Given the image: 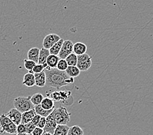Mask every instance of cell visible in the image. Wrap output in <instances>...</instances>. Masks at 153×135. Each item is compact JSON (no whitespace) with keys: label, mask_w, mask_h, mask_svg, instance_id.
Here are the masks:
<instances>
[{"label":"cell","mask_w":153,"mask_h":135,"mask_svg":"<svg viewBox=\"0 0 153 135\" xmlns=\"http://www.w3.org/2000/svg\"><path fill=\"white\" fill-rule=\"evenodd\" d=\"M41 106L43 109L48 111L53 109L55 107V104H54V101L50 99V97H44L41 103Z\"/></svg>","instance_id":"obj_16"},{"label":"cell","mask_w":153,"mask_h":135,"mask_svg":"<svg viewBox=\"0 0 153 135\" xmlns=\"http://www.w3.org/2000/svg\"><path fill=\"white\" fill-rule=\"evenodd\" d=\"M45 124H46V118L45 117H42V116H41V119H40L39 122L37 123V125L36 127H39V128L43 129L45 126Z\"/></svg>","instance_id":"obj_34"},{"label":"cell","mask_w":153,"mask_h":135,"mask_svg":"<svg viewBox=\"0 0 153 135\" xmlns=\"http://www.w3.org/2000/svg\"><path fill=\"white\" fill-rule=\"evenodd\" d=\"M92 65V59L89 55L84 53L78 55V60L76 66L80 72H85L88 70Z\"/></svg>","instance_id":"obj_4"},{"label":"cell","mask_w":153,"mask_h":135,"mask_svg":"<svg viewBox=\"0 0 153 135\" xmlns=\"http://www.w3.org/2000/svg\"><path fill=\"white\" fill-rule=\"evenodd\" d=\"M52 112L57 125H67L70 122L71 114L65 107H59L58 108L53 109Z\"/></svg>","instance_id":"obj_2"},{"label":"cell","mask_w":153,"mask_h":135,"mask_svg":"<svg viewBox=\"0 0 153 135\" xmlns=\"http://www.w3.org/2000/svg\"><path fill=\"white\" fill-rule=\"evenodd\" d=\"M41 116L39 115V114H36V115L34 116V117H33V118L32 119L31 122L33 124V125H35V126H37V123H39V120H40V119H41Z\"/></svg>","instance_id":"obj_35"},{"label":"cell","mask_w":153,"mask_h":135,"mask_svg":"<svg viewBox=\"0 0 153 135\" xmlns=\"http://www.w3.org/2000/svg\"><path fill=\"white\" fill-rule=\"evenodd\" d=\"M48 66L46 63L45 64H36L35 67L33 68L32 70L33 74H38V73H41L42 72L45 71L46 67Z\"/></svg>","instance_id":"obj_26"},{"label":"cell","mask_w":153,"mask_h":135,"mask_svg":"<svg viewBox=\"0 0 153 135\" xmlns=\"http://www.w3.org/2000/svg\"><path fill=\"white\" fill-rule=\"evenodd\" d=\"M35 86L38 87H42L46 85V74L45 71L38 74H34Z\"/></svg>","instance_id":"obj_9"},{"label":"cell","mask_w":153,"mask_h":135,"mask_svg":"<svg viewBox=\"0 0 153 135\" xmlns=\"http://www.w3.org/2000/svg\"><path fill=\"white\" fill-rule=\"evenodd\" d=\"M36 114H36L34 108L31 109V110L25 112H23L22 114L21 123L25 124L28 122H30Z\"/></svg>","instance_id":"obj_10"},{"label":"cell","mask_w":153,"mask_h":135,"mask_svg":"<svg viewBox=\"0 0 153 135\" xmlns=\"http://www.w3.org/2000/svg\"><path fill=\"white\" fill-rule=\"evenodd\" d=\"M54 109V108H53ZM53 109H52V110H45V109H43L41 105H35L34 107V110L36 112V114H39L41 116H42V117H47L51 112H52L53 111Z\"/></svg>","instance_id":"obj_21"},{"label":"cell","mask_w":153,"mask_h":135,"mask_svg":"<svg viewBox=\"0 0 153 135\" xmlns=\"http://www.w3.org/2000/svg\"><path fill=\"white\" fill-rule=\"evenodd\" d=\"M43 99H44V96H42V94L37 93V94H35L34 95H33L32 96H31L30 100L31 101V103L33 104V105L35 106V105H41Z\"/></svg>","instance_id":"obj_23"},{"label":"cell","mask_w":153,"mask_h":135,"mask_svg":"<svg viewBox=\"0 0 153 135\" xmlns=\"http://www.w3.org/2000/svg\"><path fill=\"white\" fill-rule=\"evenodd\" d=\"M16 132L17 133H26V131H25V127L24 124L20 123L19 125H17L16 127Z\"/></svg>","instance_id":"obj_32"},{"label":"cell","mask_w":153,"mask_h":135,"mask_svg":"<svg viewBox=\"0 0 153 135\" xmlns=\"http://www.w3.org/2000/svg\"><path fill=\"white\" fill-rule=\"evenodd\" d=\"M24 66H25V69L29 71V73H32L33 69L37 63H35V62L30 60H28V59H24Z\"/></svg>","instance_id":"obj_27"},{"label":"cell","mask_w":153,"mask_h":135,"mask_svg":"<svg viewBox=\"0 0 153 135\" xmlns=\"http://www.w3.org/2000/svg\"><path fill=\"white\" fill-rule=\"evenodd\" d=\"M11 122H12L10 121V120L8 118V116L6 114H2L0 116V128L1 129Z\"/></svg>","instance_id":"obj_25"},{"label":"cell","mask_w":153,"mask_h":135,"mask_svg":"<svg viewBox=\"0 0 153 135\" xmlns=\"http://www.w3.org/2000/svg\"><path fill=\"white\" fill-rule=\"evenodd\" d=\"M57 125V124L53 117V112H52L47 117H46V124L45 127L43 128L44 132L49 133L53 134Z\"/></svg>","instance_id":"obj_6"},{"label":"cell","mask_w":153,"mask_h":135,"mask_svg":"<svg viewBox=\"0 0 153 135\" xmlns=\"http://www.w3.org/2000/svg\"><path fill=\"white\" fill-rule=\"evenodd\" d=\"M59 57L58 55H50L47 57L46 63L48 67L51 68H56L58 62L59 60Z\"/></svg>","instance_id":"obj_14"},{"label":"cell","mask_w":153,"mask_h":135,"mask_svg":"<svg viewBox=\"0 0 153 135\" xmlns=\"http://www.w3.org/2000/svg\"><path fill=\"white\" fill-rule=\"evenodd\" d=\"M60 39V36L56 34H50L46 35L43 40V47L45 49H49L54 44L59 41Z\"/></svg>","instance_id":"obj_7"},{"label":"cell","mask_w":153,"mask_h":135,"mask_svg":"<svg viewBox=\"0 0 153 135\" xmlns=\"http://www.w3.org/2000/svg\"><path fill=\"white\" fill-rule=\"evenodd\" d=\"M68 66L66 60H65V59H60L59 62H58L56 68L57 69V70H59L60 71L65 72V70H67V68Z\"/></svg>","instance_id":"obj_28"},{"label":"cell","mask_w":153,"mask_h":135,"mask_svg":"<svg viewBox=\"0 0 153 135\" xmlns=\"http://www.w3.org/2000/svg\"><path fill=\"white\" fill-rule=\"evenodd\" d=\"M50 99H52L53 101H61V94L59 92H57V91H55V92H52L49 95V97Z\"/></svg>","instance_id":"obj_30"},{"label":"cell","mask_w":153,"mask_h":135,"mask_svg":"<svg viewBox=\"0 0 153 135\" xmlns=\"http://www.w3.org/2000/svg\"><path fill=\"white\" fill-rule=\"evenodd\" d=\"M69 127L67 125H57L53 135H67Z\"/></svg>","instance_id":"obj_20"},{"label":"cell","mask_w":153,"mask_h":135,"mask_svg":"<svg viewBox=\"0 0 153 135\" xmlns=\"http://www.w3.org/2000/svg\"><path fill=\"white\" fill-rule=\"evenodd\" d=\"M73 46L74 44L70 40L64 41L62 44L60 52L58 54V57L61 59H65L68 55L73 53Z\"/></svg>","instance_id":"obj_5"},{"label":"cell","mask_w":153,"mask_h":135,"mask_svg":"<svg viewBox=\"0 0 153 135\" xmlns=\"http://www.w3.org/2000/svg\"><path fill=\"white\" fill-rule=\"evenodd\" d=\"M61 96V102L65 103L67 100H68L71 97V92L69 90H63L60 91Z\"/></svg>","instance_id":"obj_29"},{"label":"cell","mask_w":153,"mask_h":135,"mask_svg":"<svg viewBox=\"0 0 153 135\" xmlns=\"http://www.w3.org/2000/svg\"><path fill=\"white\" fill-rule=\"evenodd\" d=\"M44 133L43 129L39 128L38 127H36L34 130L32 131L31 134L32 135H42Z\"/></svg>","instance_id":"obj_33"},{"label":"cell","mask_w":153,"mask_h":135,"mask_svg":"<svg viewBox=\"0 0 153 135\" xmlns=\"http://www.w3.org/2000/svg\"><path fill=\"white\" fill-rule=\"evenodd\" d=\"M39 49L38 47H33L31 48L27 52L28 60L35 62V63H38L39 55Z\"/></svg>","instance_id":"obj_13"},{"label":"cell","mask_w":153,"mask_h":135,"mask_svg":"<svg viewBox=\"0 0 153 135\" xmlns=\"http://www.w3.org/2000/svg\"><path fill=\"white\" fill-rule=\"evenodd\" d=\"M16 127L17 125H15L14 123H10L8 125H7L6 126L1 129V130H0V134L4 133H8L10 134H15L17 133Z\"/></svg>","instance_id":"obj_15"},{"label":"cell","mask_w":153,"mask_h":135,"mask_svg":"<svg viewBox=\"0 0 153 135\" xmlns=\"http://www.w3.org/2000/svg\"><path fill=\"white\" fill-rule=\"evenodd\" d=\"M46 74V85L57 90L65 86L72 85L74 79L69 77L65 72L60 71L57 68L47 66L45 70Z\"/></svg>","instance_id":"obj_1"},{"label":"cell","mask_w":153,"mask_h":135,"mask_svg":"<svg viewBox=\"0 0 153 135\" xmlns=\"http://www.w3.org/2000/svg\"><path fill=\"white\" fill-rule=\"evenodd\" d=\"M49 49H47L42 47V48L39 50V59H38V64H45L46 63V60L47 57L50 55Z\"/></svg>","instance_id":"obj_18"},{"label":"cell","mask_w":153,"mask_h":135,"mask_svg":"<svg viewBox=\"0 0 153 135\" xmlns=\"http://www.w3.org/2000/svg\"><path fill=\"white\" fill-rule=\"evenodd\" d=\"M16 135H28L27 133H16Z\"/></svg>","instance_id":"obj_37"},{"label":"cell","mask_w":153,"mask_h":135,"mask_svg":"<svg viewBox=\"0 0 153 135\" xmlns=\"http://www.w3.org/2000/svg\"><path fill=\"white\" fill-rule=\"evenodd\" d=\"M68 66H76L78 60V55L74 53H72L65 58Z\"/></svg>","instance_id":"obj_24"},{"label":"cell","mask_w":153,"mask_h":135,"mask_svg":"<svg viewBox=\"0 0 153 135\" xmlns=\"http://www.w3.org/2000/svg\"><path fill=\"white\" fill-rule=\"evenodd\" d=\"M66 74L71 77L75 78L80 74V70L76 66H68L67 70L65 71Z\"/></svg>","instance_id":"obj_19"},{"label":"cell","mask_w":153,"mask_h":135,"mask_svg":"<svg viewBox=\"0 0 153 135\" xmlns=\"http://www.w3.org/2000/svg\"><path fill=\"white\" fill-rule=\"evenodd\" d=\"M87 49V46L82 42H76L73 46V52L76 55H80L86 53Z\"/></svg>","instance_id":"obj_11"},{"label":"cell","mask_w":153,"mask_h":135,"mask_svg":"<svg viewBox=\"0 0 153 135\" xmlns=\"http://www.w3.org/2000/svg\"><path fill=\"white\" fill-rule=\"evenodd\" d=\"M64 40L63 39H60L59 41H57L56 44L50 47L49 49V52L50 55H58L59 54L60 49L61 48L62 44H63Z\"/></svg>","instance_id":"obj_17"},{"label":"cell","mask_w":153,"mask_h":135,"mask_svg":"<svg viewBox=\"0 0 153 135\" xmlns=\"http://www.w3.org/2000/svg\"><path fill=\"white\" fill-rule=\"evenodd\" d=\"M25 127V131H26V133L27 134H31L32 131L34 130V129L36 127V126L35 125H33L31 122H28L27 123L24 124Z\"/></svg>","instance_id":"obj_31"},{"label":"cell","mask_w":153,"mask_h":135,"mask_svg":"<svg viewBox=\"0 0 153 135\" xmlns=\"http://www.w3.org/2000/svg\"><path fill=\"white\" fill-rule=\"evenodd\" d=\"M22 83L23 85L27 87H32L35 86V81L34 74H32V73H27V74H25V75L24 76V80Z\"/></svg>","instance_id":"obj_12"},{"label":"cell","mask_w":153,"mask_h":135,"mask_svg":"<svg viewBox=\"0 0 153 135\" xmlns=\"http://www.w3.org/2000/svg\"><path fill=\"white\" fill-rule=\"evenodd\" d=\"M22 114L19 111H18L15 108L10 109V110L7 112L6 115L8 116V118L15 125H18L21 123V119H22Z\"/></svg>","instance_id":"obj_8"},{"label":"cell","mask_w":153,"mask_h":135,"mask_svg":"<svg viewBox=\"0 0 153 135\" xmlns=\"http://www.w3.org/2000/svg\"><path fill=\"white\" fill-rule=\"evenodd\" d=\"M31 96L18 97L14 100V107L18 111L23 113L34 108L35 106L30 100Z\"/></svg>","instance_id":"obj_3"},{"label":"cell","mask_w":153,"mask_h":135,"mask_svg":"<svg viewBox=\"0 0 153 135\" xmlns=\"http://www.w3.org/2000/svg\"><path fill=\"white\" fill-rule=\"evenodd\" d=\"M67 135H83V131L79 126L73 125L69 127Z\"/></svg>","instance_id":"obj_22"},{"label":"cell","mask_w":153,"mask_h":135,"mask_svg":"<svg viewBox=\"0 0 153 135\" xmlns=\"http://www.w3.org/2000/svg\"><path fill=\"white\" fill-rule=\"evenodd\" d=\"M42 135H53L52 134L49 133H46V132H44V133Z\"/></svg>","instance_id":"obj_36"}]
</instances>
